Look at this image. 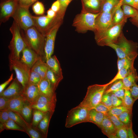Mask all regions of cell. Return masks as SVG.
Here are the masks:
<instances>
[{
  "instance_id": "cell-1",
  "label": "cell",
  "mask_w": 138,
  "mask_h": 138,
  "mask_svg": "<svg viewBox=\"0 0 138 138\" xmlns=\"http://www.w3.org/2000/svg\"><path fill=\"white\" fill-rule=\"evenodd\" d=\"M21 32L27 46L41 56L44 52L45 37L35 26L25 30L21 29Z\"/></svg>"
},
{
  "instance_id": "cell-2",
  "label": "cell",
  "mask_w": 138,
  "mask_h": 138,
  "mask_svg": "<svg viewBox=\"0 0 138 138\" xmlns=\"http://www.w3.org/2000/svg\"><path fill=\"white\" fill-rule=\"evenodd\" d=\"M107 46L115 51L118 58H136L138 55L137 43L128 40L122 32L116 42L109 44Z\"/></svg>"
},
{
  "instance_id": "cell-3",
  "label": "cell",
  "mask_w": 138,
  "mask_h": 138,
  "mask_svg": "<svg viewBox=\"0 0 138 138\" xmlns=\"http://www.w3.org/2000/svg\"><path fill=\"white\" fill-rule=\"evenodd\" d=\"M9 30L12 35L8 46L9 59L20 60V54L27 45L21 34V28L14 21Z\"/></svg>"
},
{
  "instance_id": "cell-4",
  "label": "cell",
  "mask_w": 138,
  "mask_h": 138,
  "mask_svg": "<svg viewBox=\"0 0 138 138\" xmlns=\"http://www.w3.org/2000/svg\"><path fill=\"white\" fill-rule=\"evenodd\" d=\"M127 19L125 18L120 22L103 32H95V39L97 44L100 46H107L109 44L116 42L122 32V29Z\"/></svg>"
},
{
  "instance_id": "cell-5",
  "label": "cell",
  "mask_w": 138,
  "mask_h": 138,
  "mask_svg": "<svg viewBox=\"0 0 138 138\" xmlns=\"http://www.w3.org/2000/svg\"><path fill=\"white\" fill-rule=\"evenodd\" d=\"M100 13V12L97 13L81 12L75 16L72 26L78 33H85L88 30L95 32L96 19Z\"/></svg>"
},
{
  "instance_id": "cell-6",
  "label": "cell",
  "mask_w": 138,
  "mask_h": 138,
  "mask_svg": "<svg viewBox=\"0 0 138 138\" xmlns=\"http://www.w3.org/2000/svg\"><path fill=\"white\" fill-rule=\"evenodd\" d=\"M108 86L105 84L89 86L84 98L79 104L89 109H94L101 102L102 96Z\"/></svg>"
},
{
  "instance_id": "cell-7",
  "label": "cell",
  "mask_w": 138,
  "mask_h": 138,
  "mask_svg": "<svg viewBox=\"0 0 138 138\" xmlns=\"http://www.w3.org/2000/svg\"><path fill=\"white\" fill-rule=\"evenodd\" d=\"M90 109L79 104L72 109L67 114L65 127L70 128L81 123L88 122Z\"/></svg>"
},
{
  "instance_id": "cell-8",
  "label": "cell",
  "mask_w": 138,
  "mask_h": 138,
  "mask_svg": "<svg viewBox=\"0 0 138 138\" xmlns=\"http://www.w3.org/2000/svg\"><path fill=\"white\" fill-rule=\"evenodd\" d=\"M29 8L18 5L12 17L21 29L25 30L33 26L35 23Z\"/></svg>"
},
{
  "instance_id": "cell-9",
  "label": "cell",
  "mask_w": 138,
  "mask_h": 138,
  "mask_svg": "<svg viewBox=\"0 0 138 138\" xmlns=\"http://www.w3.org/2000/svg\"><path fill=\"white\" fill-rule=\"evenodd\" d=\"M10 71L14 70L23 89L28 83L31 68L20 60L9 59Z\"/></svg>"
},
{
  "instance_id": "cell-10",
  "label": "cell",
  "mask_w": 138,
  "mask_h": 138,
  "mask_svg": "<svg viewBox=\"0 0 138 138\" xmlns=\"http://www.w3.org/2000/svg\"><path fill=\"white\" fill-rule=\"evenodd\" d=\"M116 9L115 7L110 12L100 11L96 19L95 32H103L112 26L113 17Z\"/></svg>"
},
{
  "instance_id": "cell-11",
  "label": "cell",
  "mask_w": 138,
  "mask_h": 138,
  "mask_svg": "<svg viewBox=\"0 0 138 138\" xmlns=\"http://www.w3.org/2000/svg\"><path fill=\"white\" fill-rule=\"evenodd\" d=\"M61 23H59L54 26L46 34L44 48L46 61L51 57L53 53L56 33Z\"/></svg>"
},
{
  "instance_id": "cell-12",
  "label": "cell",
  "mask_w": 138,
  "mask_h": 138,
  "mask_svg": "<svg viewBox=\"0 0 138 138\" xmlns=\"http://www.w3.org/2000/svg\"><path fill=\"white\" fill-rule=\"evenodd\" d=\"M57 101L56 97H50L40 95L38 100L31 105L33 109L40 110L44 112L54 113Z\"/></svg>"
},
{
  "instance_id": "cell-13",
  "label": "cell",
  "mask_w": 138,
  "mask_h": 138,
  "mask_svg": "<svg viewBox=\"0 0 138 138\" xmlns=\"http://www.w3.org/2000/svg\"><path fill=\"white\" fill-rule=\"evenodd\" d=\"M18 5L17 0H1L0 3V24L5 22L12 17Z\"/></svg>"
},
{
  "instance_id": "cell-14",
  "label": "cell",
  "mask_w": 138,
  "mask_h": 138,
  "mask_svg": "<svg viewBox=\"0 0 138 138\" xmlns=\"http://www.w3.org/2000/svg\"><path fill=\"white\" fill-rule=\"evenodd\" d=\"M35 27L45 37L49 30L54 25V18H50L47 16H32Z\"/></svg>"
},
{
  "instance_id": "cell-15",
  "label": "cell",
  "mask_w": 138,
  "mask_h": 138,
  "mask_svg": "<svg viewBox=\"0 0 138 138\" xmlns=\"http://www.w3.org/2000/svg\"><path fill=\"white\" fill-rule=\"evenodd\" d=\"M21 95L31 105L36 102L40 95L38 86L28 83L23 89Z\"/></svg>"
},
{
  "instance_id": "cell-16",
  "label": "cell",
  "mask_w": 138,
  "mask_h": 138,
  "mask_svg": "<svg viewBox=\"0 0 138 138\" xmlns=\"http://www.w3.org/2000/svg\"><path fill=\"white\" fill-rule=\"evenodd\" d=\"M23 88L16 77L9 86L0 93V96L10 98L22 94Z\"/></svg>"
},
{
  "instance_id": "cell-17",
  "label": "cell",
  "mask_w": 138,
  "mask_h": 138,
  "mask_svg": "<svg viewBox=\"0 0 138 138\" xmlns=\"http://www.w3.org/2000/svg\"><path fill=\"white\" fill-rule=\"evenodd\" d=\"M22 53V56L20 60L31 69L37 60L41 57L27 46L23 49Z\"/></svg>"
},
{
  "instance_id": "cell-18",
  "label": "cell",
  "mask_w": 138,
  "mask_h": 138,
  "mask_svg": "<svg viewBox=\"0 0 138 138\" xmlns=\"http://www.w3.org/2000/svg\"><path fill=\"white\" fill-rule=\"evenodd\" d=\"M100 128L102 132L108 137L117 138V129L107 115L105 116Z\"/></svg>"
},
{
  "instance_id": "cell-19",
  "label": "cell",
  "mask_w": 138,
  "mask_h": 138,
  "mask_svg": "<svg viewBox=\"0 0 138 138\" xmlns=\"http://www.w3.org/2000/svg\"><path fill=\"white\" fill-rule=\"evenodd\" d=\"M26 102L21 94L10 98L8 103L7 110L19 113Z\"/></svg>"
},
{
  "instance_id": "cell-20",
  "label": "cell",
  "mask_w": 138,
  "mask_h": 138,
  "mask_svg": "<svg viewBox=\"0 0 138 138\" xmlns=\"http://www.w3.org/2000/svg\"><path fill=\"white\" fill-rule=\"evenodd\" d=\"M38 86L40 95L50 97H56L55 90L46 78L42 79Z\"/></svg>"
},
{
  "instance_id": "cell-21",
  "label": "cell",
  "mask_w": 138,
  "mask_h": 138,
  "mask_svg": "<svg viewBox=\"0 0 138 138\" xmlns=\"http://www.w3.org/2000/svg\"><path fill=\"white\" fill-rule=\"evenodd\" d=\"M82 4V12L99 11L100 9L102 0H81Z\"/></svg>"
},
{
  "instance_id": "cell-22",
  "label": "cell",
  "mask_w": 138,
  "mask_h": 138,
  "mask_svg": "<svg viewBox=\"0 0 138 138\" xmlns=\"http://www.w3.org/2000/svg\"><path fill=\"white\" fill-rule=\"evenodd\" d=\"M54 113L47 112H45L44 116L39 123L37 129L42 133L44 138H47L50 121Z\"/></svg>"
},
{
  "instance_id": "cell-23",
  "label": "cell",
  "mask_w": 138,
  "mask_h": 138,
  "mask_svg": "<svg viewBox=\"0 0 138 138\" xmlns=\"http://www.w3.org/2000/svg\"><path fill=\"white\" fill-rule=\"evenodd\" d=\"M48 68L57 75L63 77L60 62L55 55L52 56L46 61Z\"/></svg>"
},
{
  "instance_id": "cell-24",
  "label": "cell",
  "mask_w": 138,
  "mask_h": 138,
  "mask_svg": "<svg viewBox=\"0 0 138 138\" xmlns=\"http://www.w3.org/2000/svg\"><path fill=\"white\" fill-rule=\"evenodd\" d=\"M138 80V76L136 70L134 68L131 72L122 79L123 88L129 90L132 86L136 84Z\"/></svg>"
},
{
  "instance_id": "cell-25",
  "label": "cell",
  "mask_w": 138,
  "mask_h": 138,
  "mask_svg": "<svg viewBox=\"0 0 138 138\" xmlns=\"http://www.w3.org/2000/svg\"><path fill=\"white\" fill-rule=\"evenodd\" d=\"M48 68L46 62H45L41 57L33 65L31 70L39 74L42 79L45 78Z\"/></svg>"
},
{
  "instance_id": "cell-26",
  "label": "cell",
  "mask_w": 138,
  "mask_h": 138,
  "mask_svg": "<svg viewBox=\"0 0 138 138\" xmlns=\"http://www.w3.org/2000/svg\"><path fill=\"white\" fill-rule=\"evenodd\" d=\"M105 116L94 109H90L88 114V122L94 123L100 128Z\"/></svg>"
},
{
  "instance_id": "cell-27",
  "label": "cell",
  "mask_w": 138,
  "mask_h": 138,
  "mask_svg": "<svg viewBox=\"0 0 138 138\" xmlns=\"http://www.w3.org/2000/svg\"><path fill=\"white\" fill-rule=\"evenodd\" d=\"M73 0H60V6L59 10L56 13L54 17L56 23H62L67 7L70 2Z\"/></svg>"
},
{
  "instance_id": "cell-28",
  "label": "cell",
  "mask_w": 138,
  "mask_h": 138,
  "mask_svg": "<svg viewBox=\"0 0 138 138\" xmlns=\"http://www.w3.org/2000/svg\"><path fill=\"white\" fill-rule=\"evenodd\" d=\"M33 109L31 105L26 101L19 113L26 122L30 124L32 121Z\"/></svg>"
},
{
  "instance_id": "cell-29",
  "label": "cell",
  "mask_w": 138,
  "mask_h": 138,
  "mask_svg": "<svg viewBox=\"0 0 138 138\" xmlns=\"http://www.w3.org/2000/svg\"><path fill=\"white\" fill-rule=\"evenodd\" d=\"M45 78L48 80L53 88L55 90L63 77L57 75L48 68Z\"/></svg>"
},
{
  "instance_id": "cell-30",
  "label": "cell",
  "mask_w": 138,
  "mask_h": 138,
  "mask_svg": "<svg viewBox=\"0 0 138 138\" xmlns=\"http://www.w3.org/2000/svg\"><path fill=\"white\" fill-rule=\"evenodd\" d=\"M135 59L129 57L121 59L118 58L117 62L118 71L123 68H132L134 67L133 65Z\"/></svg>"
},
{
  "instance_id": "cell-31",
  "label": "cell",
  "mask_w": 138,
  "mask_h": 138,
  "mask_svg": "<svg viewBox=\"0 0 138 138\" xmlns=\"http://www.w3.org/2000/svg\"><path fill=\"white\" fill-rule=\"evenodd\" d=\"M10 119L12 120L25 129L29 124L19 113L8 110Z\"/></svg>"
},
{
  "instance_id": "cell-32",
  "label": "cell",
  "mask_w": 138,
  "mask_h": 138,
  "mask_svg": "<svg viewBox=\"0 0 138 138\" xmlns=\"http://www.w3.org/2000/svg\"><path fill=\"white\" fill-rule=\"evenodd\" d=\"M122 5L119 3L116 6V9L113 17L112 26L120 22L125 18L123 10L121 8Z\"/></svg>"
},
{
  "instance_id": "cell-33",
  "label": "cell",
  "mask_w": 138,
  "mask_h": 138,
  "mask_svg": "<svg viewBox=\"0 0 138 138\" xmlns=\"http://www.w3.org/2000/svg\"><path fill=\"white\" fill-rule=\"evenodd\" d=\"M120 0H102L101 12H110L118 4Z\"/></svg>"
},
{
  "instance_id": "cell-34",
  "label": "cell",
  "mask_w": 138,
  "mask_h": 138,
  "mask_svg": "<svg viewBox=\"0 0 138 138\" xmlns=\"http://www.w3.org/2000/svg\"><path fill=\"white\" fill-rule=\"evenodd\" d=\"M45 113L39 110L33 109L31 125L37 128L38 124L43 118Z\"/></svg>"
},
{
  "instance_id": "cell-35",
  "label": "cell",
  "mask_w": 138,
  "mask_h": 138,
  "mask_svg": "<svg viewBox=\"0 0 138 138\" xmlns=\"http://www.w3.org/2000/svg\"><path fill=\"white\" fill-rule=\"evenodd\" d=\"M122 8L125 18H133L138 15V10L130 6L123 4Z\"/></svg>"
},
{
  "instance_id": "cell-36",
  "label": "cell",
  "mask_w": 138,
  "mask_h": 138,
  "mask_svg": "<svg viewBox=\"0 0 138 138\" xmlns=\"http://www.w3.org/2000/svg\"><path fill=\"white\" fill-rule=\"evenodd\" d=\"M123 68L118 71L115 77L109 83L105 84L108 86L115 81L120 79H122L127 75L134 68Z\"/></svg>"
},
{
  "instance_id": "cell-37",
  "label": "cell",
  "mask_w": 138,
  "mask_h": 138,
  "mask_svg": "<svg viewBox=\"0 0 138 138\" xmlns=\"http://www.w3.org/2000/svg\"><path fill=\"white\" fill-rule=\"evenodd\" d=\"M25 130V132L31 138H44L42 133L37 128L33 127L30 124H29Z\"/></svg>"
},
{
  "instance_id": "cell-38",
  "label": "cell",
  "mask_w": 138,
  "mask_h": 138,
  "mask_svg": "<svg viewBox=\"0 0 138 138\" xmlns=\"http://www.w3.org/2000/svg\"><path fill=\"white\" fill-rule=\"evenodd\" d=\"M125 90L124 96L122 101V105L132 110L133 105L135 101L132 97L130 90L126 89Z\"/></svg>"
},
{
  "instance_id": "cell-39",
  "label": "cell",
  "mask_w": 138,
  "mask_h": 138,
  "mask_svg": "<svg viewBox=\"0 0 138 138\" xmlns=\"http://www.w3.org/2000/svg\"><path fill=\"white\" fill-rule=\"evenodd\" d=\"M132 111H125L118 116L120 120L127 127L132 125Z\"/></svg>"
},
{
  "instance_id": "cell-40",
  "label": "cell",
  "mask_w": 138,
  "mask_h": 138,
  "mask_svg": "<svg viewBox=\"0 0 138 138\" xmlns=\"http://www.w3.org/2000/svg\"><path fill=\"white\" fill-rule=\"evenodd\" d=\"M132 110L122 105L119 106L112 108L109 110L107 114L113 115L118 116L124 112L132 111Z\"/></svg>"
},
{
  "instance_id": "cell-41",
  "label": "cell",
  "mask_w": 138,
  "mask_h": 138,
  "mask_svg": "<svg viewBox=\"0 0 138 138\" xmlns=\"http://www.w3.org/2000/svg\"><path fill=\"white\" fill-rule=\"evenodd\" d=\"M41 77L37 72L31 70L28 84L38 86L41 81Z\"/></svg>"
},
{
  "instance_id": "cell-42",
  "label": "cell",
  "mask_w": 138,
  "mask_h": 138,
  "mask_svg": "<svg viewBox=\"0 0 138 138\" xmlns=\"http://www.w3.org/2000/svg\"><path fill=\"white\" fill-rule=\"evenodd\" d=\"M4 124L6 129L18 130L25 132L23 128L12 119H9Z\"/></svg>"
},
{
  "instance_id": "cell-43",
  "label": "cell",
  "mask_w": 138,
  "mask_h": 138,
  "mask_svg": "<svg viewBox=\"0 0 138 138\" xmlns=\"http://www.w3.org/2000/svg\"><path fill=\"white\" fill-rule=\"evenodd\" d=\"M112 84L109 88L107 87L104 93H109L124 87L122 79L116 80Z\"/></svg>"
},
{
  "instance_id": "cell-44",
  "label": "cell",
  "mask_w": 138,
  "mask_h": 138,
  "mask_svg": "<svg viewBox=\"0 0 138 138\" xmlns=\"http://www.w3.org/2000/svg\"><path fill=\"white\" fill-rule=\"evenodd\" d=\"M32 9L34 13L37 15H42L45 12V8L43 4L39 1L36 2L33 5Z\"/></svg>"
},
{
  "instance_id": "cell-45",
  "label": "cell",
  "mask_w": 138,
  "mask_h": 138,
  "mask_svg": "<svg viewBox=\"0 0 138 138\" xmlns=\"http://www.w3.org/2000/svg\"><path fill=\"white\" fill-rule=\"evenodd\" d=\"M116 136L117 138H129L127 126L124 125L117 129Z\"/></svg>"
},
{
  "instance_id": "cell-46",
  "label": "cell",
  "mask_w": 138,
  "mask_h": 138,
  "mask_svg": "<svg viewBox=\"0 0 138 138\" xmlns=\"http://www.w3.org/2000/svg\"><path fill=\"white\" fill-rule=\"evenodd\" d=\"M107 115L113 124L117 129L125 125L120 120L118 116L109 114H107Z\"/></svg>"
},
{
  "instance_id": "cell-47",
  "label": "cell",
  "mask_w": 138,
  "mask_h": 138,
  "mask_svg": "<svg viewBox=\"0 0 138 138\" xmlns=\"http://www.w3.org/2000/svg\"><path fill=\"white\" fill-rule=\"evenodd\" d=\"M101 102L103 104L110 109L113 107L110 93H104L102 97Z\"/></svg>"
},
{
  "instance_id": "cell-48",
  "label": "cell",
  "mask_w": 138,
  "mask_h": 138,
  "mask_svg": "<svg viewBox=\"0 0 138 138\" xmlns=\"http://www.w3.org/2000/svg\"><path fill=\"white\" fill-rule=\"evenodd\" d=\"M97 111L102 113L105 115L108 114L110 109L101 102L99 103L94 109Z\"/></svg>"
},
{
  "instance_id": "cell-49",
  "label": "cell",
  "mask_w": 138,
  "mask_h": 138,
  "mask_svg": "<svg viewBox=\"0 0 138 138\" xmlns=\"http://www.w3.org/2000/svg\"><path fill=\"white\" fill-rule=\"evenodd\" d=\"M110 94L113 107L119 106L122 105V101L117 97L113 93Z\"/></svg>"
},
{
  "instance_id": "cell-50",
  "label": "cell",
  "mask_w": 138,
  "mask_h": 138,
  "mask_svg": "<svg viewBox=\"0 0 138 138\" xmlns=\"http://www.w3.org/2000/svg\"><path fill=\"white\" fill-rule=\"evenodd\" d=\"M130 91L132 97L135 101L138 99V85L135 84L130 88Z\"/></svg>"
},
{
  "instance_id": "cell-51",
  "label": "cell",
  "mask_w": 138,
  "mask_h": 138,
  "mask_svg": "<svg viewBox=\"0 0 138 138\" xmlns=\"http://www.w3.org/2000/svg\"><path fill=\"white\" fill-rule=\"evenodd\" d=\"M9 119L8 110H0V122L5 123Z\"/></svg>"
},
{
  "instance_id": "cell-52",
  "label": "cell",
  "mask_w": 138,
  "mask_h": 138,
  "mask_svg": "<svg viewBox=\"0 0 138 138\" xmlns=\"http://www.w3.org/2000/svg\"><path fill=\"white\" fill-rule=\"evenodd\" d=\"M9 99L0 96V110H7V106Z\"/></svg>"
},
{
  "instance_id": "cell-53",
  "label": "cell",
  "mask_w": 138,
  "mask_h": 138,
  "mask_svg": "<svg viewBox=\"0 0 138 138\" xmlns=\"http://www.w3.org/2000/svg\"><path fill=\"white\" fill-rule=\"evenodd\" d=\"M125 91V89L123 88L113 91L112 93L122 101L124 97Z\"/></svg>"
},
{
  "instance_id": "cell-54",
  "label": "cell",
  "mask_w": 138,
  "mask_h": 138,
  "mask_svg": "<svg viewBox=\"0 0 138 138\" xmlns=\"http://www.w3.org/2000/svg\"><path fill=\"white\" fill-rule=\"evenodd\" d=\"M13 74L12 73L8 79L0 85V93H1L9 84L14 79L13 78Z\"/></svg>"
},
{
  "instance_id": "cell-55",
  "label": "cell",
  "mask_w": 138,
  "mask_h": 138,
  "mask_svg": "<svg viewBox=\"0 0 138 138\" xmlns=\"http://www.w3.org/2000/svg\"><path fill=\"white\" fill-rule=\"evenodd\" d=\"M60 6V0H56L53 3L51 8L56 13L59 10Z\"/></svg>"
},
{
  "instance_id": "cell-56",
  "label": "cell",
  "mask_w": 138,
  "mask_h": 138,
  "mask_svg": "<svg viewBox=\"0 0 138 138\" xmlns=\"http://www.w3.org/2000/svg\"><path fill=\"white\" fill-rule=\"evenodd\" d=\"M125 4L130 6L138 10L134 0H123V4Z\"/></svg>"
},
{
  "instance_id": "cell-57",
  "label": "cell",
  "mask_w": 138,
  "mask_h": 138,
  "mask_svg": "<svg viewBox=\"0 0 138 138\" xmlns=\"http://www.w3.org/2000/svg\"><path fill=\"white\" fill-rule=\"evenodd\" d=\"M37 0H27L25 2L19 4L22 6L29 8L32 4L35 2Z\"/></svg>"
},
{
  "instance_id": "cell-58",
  "label": "cell",
  "mask_w": 138,
  "mask_h": 138,
  "mask_svg": "<svg viewBox=\"0 0 138 138\" xmlns=\"http://www.w3.org/2000/svg\"><path fill=\"white\" fill-rule=\"evenodd\" d=\"M47 16L49 18H53L55 17L56 13L51 8L48 10L47 12Z\"/></svg>"
},
{
  "instance_id": "cell-59",
  "label": "cell",
  "mask_w": 138,
  "mask_h": 138,
  "mask_svg": "<svg viewBox=\"0 0 138 138\" xmlns=\"http://www.w3.org/2000/svg\"><path fill=\"white\" fill-rule=\"evenodd\" d=\"M130 19L132 23L138 27V15L135 17L131 18Z\"/></svg>"
},
{
  "instance_id": "cell-60",
  "label": "cell",
  "mask_w": 138,
  "mask_h": 138,
  "mask_svg": "<svg viewBox=\"0 0 138 138\" xmlns=\"http://www.w3.org/2000/svg\"><path fill=\"white\" fill-rule=\"evenodd\" d=\"M5 129V127L4 123H0V132L1 133Z\"/></svg>"
},
{
  "instance_id": "cell-61",
  "label": "cell",
  "mask_w": 138,
  "mask_h": 138,
  "mask_svg": "<svg viewBox=\"0 0 138 138\" xmlns=\"http://www.w3.org/2000/svg\"><path fill=\"white\" fill-rule=\"evenodd\" d=\"M27 0H17L19 4L23 3Z\"/></svg>"
},
{
  "instance_id": "cell-62",
  "label": "cell",
  "mask_w": 138,
  "mask_h": 138,
  "mask_svg": "<svg viewBox=\"0 0 138 138\" xmlns=\"http://www.w3.org/2000/svg\"><path fill=\"white\" fill-rule=\"evenodd\" d=\"M134 2L138 8V0H134Z\"/></svg>"
},
{
  "instance_id": "cell-63",
  "label": "cell",
  "mask_w": 138,
  "mask_h": 138,
  "mask_svg": "<svg viewBox=\"0 0 138 138\" xmlns=\"http://www.w3.org/2000/svg\"><path fill=\"white\" fill-rule=\"evenodd\" d=\"M123 0H120L119 2L123 4Z\"/></svg>"
},
{
  "instance_id": "cell-64",
  "label": "cell",
  "mask_w": 138,
  "mask_h": 138,
  "mask_svg": "<svg viewBox=\"0 0 138 138\" xmlns=\"http://www.w3.org/2000/svg\"></svg>"
}]
</instances>
